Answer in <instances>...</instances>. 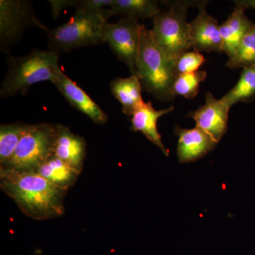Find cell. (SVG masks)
<instances>
[{
  "label": "cell",
  "mask_w": 255,
  "mask_h": 255,
  "mask_svg": "<svg viewBox=\"0 0 255 255\" xmlns=\"http://www.w3.org/2000/svg\"><path fill=\"white\" fill-rule=\"evenodd\" d=\"M37 173L61 189L68 190L78 180L80 173L53 155L37 169Z\"/></svg>",
  "instance_id": "obj_18"
},
{
  "label": "cell",
  "mask_w": 255,
  "mask_h": 255,
  "mask_svg": "<svg viewBox=\"0 0 255 255\" xmlns=\"http://www.w3.org/2000/svg\"><path fill=\"white\" fill-rule=\"evenodd\" d=\"M236 7L228 19L221 25L223 51L231 59L236 55L243 37L254 24L246 16V9L237 1Z\"/></svg>",
  "instance_id": "obj_15"
},
{
  "label": "cell",
  "mask_w": 255,
  "mask_h": 255,
  "mask_svg": "<svg viewBox=\"0 0 255 255\" xmlns=\"http://www.w3.org/2000/svg\"><path fill=\"white\" fill-rule=\"evenodd\" d=\"M205 99V104L198 110L189 112L188 117L194 119L196 127L219 143L227 132L228 114L231 108L210 92L206 94Z\"/></svg>",
  "instance_id": "obj_9"
},
{
  "label": "cell",
  "mask_w": 255,
  "mask_h": 255,
  "mask_svg": "<svg viewBox=\"0 0 255 255\" xmlns=\"http://www.w3.org/2000/svg\"><path fill=\"white\" fill-rule=\"evenodd\" d=\"M29 124L16 123L0 126V166L4 165L14 153Z\"/></svg>",
  "instance_id": "obj_20"
},
{
  "label": "cell",
  "mask_w": 255,
  "mask_h": 255,
  "mask_svg": "<svg viewBox=\"0 0 255 255\" xmlns=\"http://www.w3.org/2000/svg\"><path fill=\"white\" fill-rule=\"evenodd\" d=\"M253 9H255V2ZM255 63V23L243 37L236 55L228 60L226 66L233 69L246 68Z\"/></svg>",
  "instance_id": "obj_21"
},
{
  "label": "cell",
  "mask_w": 255,
  "mask_h": 255,
  "mask_svg": "<svg viewBox=\"0 0 255 255\" xmlns=\"http://www.w3.org/2000/svg\"><path fill=\"white\" fill-rule=\"evenodd\" d=\"M86 148L83 137L74 133L68 127L58 124L53 155L80 174L83 171Z\"/></svg>",
  "instance_id": "obj_12"
},
{
  "label": "cell",
  "mask_w": 255,
  "mask_h": 255,
  "mask_svg": "<svg viewBox=\"0 0 255 255\" xmlns=\"http://www.w3.org/2000/svg\"><path fill=\"white\" fill-rule=\"evenodd\" d=\"M174 107L164 110L154 109L152 102L144 103L140 108L135 111L131 116V130L134 132H140L147 140L157 146L165 156L169 155V150L166 148L162 141V137L157 130V122L162 116L172 112Z\"/></svg>",
  "instance_id": "obj_14"
},
{
  "label": "cell",
  "mask_w": 255,
  "mask_h": 255,
  "mask_svg": "<svg viewBox=\"0 0 255 255\" xmlns=\"http://www.w3.org/2000/svg\"><path fill=\"white\" fill-rule=\"evenodd\" d=\"M206 61L204 55L196 50H189L179 57L174 66L176 75L194 73Z\"/></svg>",
  "instance_id": "obj_23"
},
{
  "label": "cell",
  "mask_w": 255,
  "mask_h": 255,
  "mask_svg": "<svg viewBox=\"0 0 255 255\" xmlns=\"http://www.w3.org/2000/svg\"><path fill=\"white\" fill-rule=\"evenodd\" d=\"M48 31L37 18L31 1L26 0L0 1V44L1 50H8L21 39L28 28Z\"/></svg>",
  "instance_id": "obj_7"
},
{
  "label": "cell",
  "mask_w": 255,
  "mask_h": 255,
  "mask_svg": "<svg viewBox=\"0 0 255 255\" xmlns=\"http://www.w3.org/2000/svg\"><path fill=\"white\" fill-rule=\"evenodd\" d=\"M0 187L28 217L43 221L61 217L67 191L34 171L0 169Z\"/></svg>",
  "instance_id": "obj_1"
},
{
  "label": "cell",
  "mask_w": 255,
  "mask_h": 255,
  "mask_svg": "<svg viewBox=\"0 0 255 255\" xmlns=\"http://www.w3.org/2000/svg\"><path fill=\"white\" fill-rule=\"evenodd\" d=\"M58 124H29L9 159L0 169L15 172H36L43 162L53 155Z\"/></svg>",
  "instance_id": "obj_6"
},
{
  "label": "cell",
  "mask_w": 255,
  "mask_h": 255,
  "mask_svg": "<svg viewBox=\"0 0 255 255\" xmlns=\"http://www.w3.org/2000/svg\"><path fill=\"white\" fill-rule=\"evenodd\" d=\"M59 55L52 50L36 49L23 56H10L8 70L0 87L1 98L24 94L39 82L54 83L60 70Z\"/></svg>",
  "instance_id": "obj_2"
},
{
  "label": "cell",
  "mask_w": 255,
  "mask_h": 255,
  "mask_svg": "<svg viewBox=\"0 0 255 255\" xmlns=\"http://www.w3.org/2000/svg\"><path fill=\"white\" fill-rule=\"evenodd\" d=\"M209 1H203L199 6V14L190 23L191 48L196 51L223 53L221 26L217 19L208 14L206 6Z\"/></svg>",
  "instance_id": "obj_10"
},
{
  "label": "cell",
  "mask_w": 255,
  "mask_h": 255,
  "mask_svg": "<svg viewBox=\"0 0 255 255\" xmlns=\"http://www.w3.org/2000/svg\"><path fill=\"white\" fill-rule=\"evenodd\" d=\"M53 84L72 107L86 115L94 123L99 125L107 123V114L78 84L69 78L63 70H60Z\"/></svg>",
  "instance_id": "obj_11"
},
{
  "label": "cell",
  "mask_w": 255,
  "mask_h": 255,
  "mask_svg": "<svg viewBox=\"0 0 255 255\" xmlns=\"http://www.w3.org/2000/svg\"><path fill=\"white\" fill-rule=\"evenodd\" d=\"M74 1L75 0H50L48 1L51 6L52 14L53 18H57L60 13L66 8L74 7Z\"/></svg>",
  "instance_id": "obj_25"
},
{
  "label": "cell",
  "mask_w": 255,
  "mask_h": 255,
  "mask_svg": "<svg viewBox=\"0 0 255 255\" xmlns=\"http://www.w3.org/2000/svg\"><path fill=\"white\" fill-rule=\"evenodd\" d=\"M136 76L142 89L160 102L174 100L173 84L177 75L162 50L152 39L150 30L142 28L136 63Z\"/></svg>",
  "instance_id": "obj_4"
},
{
  "label": "cell",
  "mask_w": 255,
  "mask_h": 255,
  "mask_svg": "<svg viewBox=\"0 0 255 255\" xmlns=\"http://www.w3.org/2000/svg\"><path fill=\"white\" fill-rule=\"evenodd\" d=\"M221 100L230 108L238 102L248 103L255 100V63L243 69L236 86Z\"/></svg>",
  "instance_id": "obj_19"
},
{
  "label": "cell",
  "mask_w": 255,
  "mask_h": 255,
  "mask_svg": "<svg viewBox=\"0 0 255 255\" xmlns=\"http://www.w3.org/2000/svg\"><path fill=\"white\" fill-rule=\"evenodd\" d=\"M167 6L153 18L150 30L152 39L169 63L175 66L179 57L191 48L190 23L187 21V9L199 6L200 1H162Z\"/></svg>",
  "instance_id": "obj_3"
},
{
  "label": "cell",
  "mask_w": 255,
  "mask_h": 255,
  "mask_svg": "<svg viewBox=\"0 0 255 255\" xmlns=\"http://www.w3.org/2000/svg\"><path fill=\"white\" fill-rule=\"evenodd\" d=\"M142 90L140 80L135 75L126 78H117L110 82L112 95L122 104V112L128 117H131L145 103Z\"/></svg>",
  "instance_id": "obj_16"
},
{
  "label": "cell",
  "mask_w": 255,
  "mask_h": 255,
  "mask_svg": "<svg viewBox=\"0 0 255 255\" xmlns=\"http://www.w3.org/2000/svg\"><path fill=\"white\" fill-rule=\"evenodd\" d=\"M110 16V11L75 12L68 22L52 29L48 28L46 32L49 50L60 54L105 43L104 31Z\"/></svg>",
  "instance_id": "obj_5"
},
{
  "label": "cell",
  "mask_w": 255,
  "mask_h": 255,
  "mask_svg": "<svg viewBox=\"0 0 255 255\" xmlns=\"http://www.w3.org/2000/svg\"><path fill=\"white\" fill-rule=\"evenodd\" d=\"M113 0H75V12L107 13Z\"/></svg>",
  "instance_id": "obj_24"
},
{
  "label": "cell",
  "mask_w": 255,
  "mask_h": 255,
  "mask_svg": "<svg viewBox=\"0 0 255 255\" xmlns=\"http://www.w3.org/2000/svg\"><path fill=\"white\" fill-rule=\"evenodd\" d=\"M175 134L179 137L177 157L179 162H194L214 150L217 142L198 127L192 129L175 128Z\"/></svg>",
  "instance_id": "obj_13"
},
{
  "label": "cell",
  "mask_w": 255,
  "mask_h": 255,
  "mask_svg": "<svg viewBox=\"0 0 255 255\" xmlns=\"http://www.w3.org/2000/svg\"><path fill=\"white\" fill-rule=\"evenodd\" d=\"M207 78L205 70H197L194 73L177 75L173 84L174 96H182L185 98H194L199 93V85Z\"/></svg>",
  "instance_id": "obj_22"
},
{
  "label": "cell",
  "mask_w": 255,
  "mask_h": 255,
  "mask_svg": "<svg viewBox=\"0 0 255 255\" xmlns=\"http://www.w3.org/2000/svg\"><path fill=\"white\" fill-rule=\"evenodd\" d=\"M111 16H121L145 20L157 16L162 11L156 0H113L110 8Z\"/></svg>",
  "instance_id": "obj_17"
},
{
  "label": "cell",
  "mask_w": 255,
  "mask_h": 255,
  "mask_svg": "<svg viewBox=\"0 0 255 255\" xmlns=\"http://www.w3.org/2000/svg\"><path fill=\"white\" fill-rule=\"evenodd\" d=\"M138 20L122 18L116 23H106L104 37L105 43L120 61L123 62L131 75H136V63L142 28Z\"/></svg>",
  "instance_id": "obj_8"
}]
</instances>
